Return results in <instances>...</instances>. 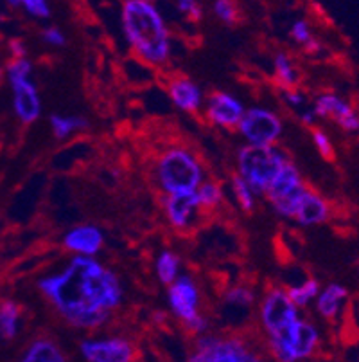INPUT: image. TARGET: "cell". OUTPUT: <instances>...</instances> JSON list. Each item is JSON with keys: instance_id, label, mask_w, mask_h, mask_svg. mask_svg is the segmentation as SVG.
<instances>
[{"instance_id": "29", "label": "cell", "mask_w": 359, "mask_h": 362, "mask_svg": "<svg viewBox=\"0 0 359 362\" xmlns=\"http://www.w3.org/2000/svg\"><path fill=\"white\" fill-rule=\"evenodd\" d=\"M197 197H200V204L216 206V204L221 200V192H219V187L214 186V184H205V186H202V189L197 192Z\"/></svg>"}, {"instance_id": "10", "label": "cell", "mask_w": 359, "mask_h": 362, "mask_svg": "<svg viewBox=\"0 0 359 362\" xmlns=\"http://www.w3.org/2000/svg\"><path fill=\"white\" fill-rule=\"evenodd\" d=\"M171 307H173L174 314L178 317H182L183 321H189L196 315V305H197V292L196 287L193 285L189 278H180L174 287L171 288L169 294Z\"/></svg>"}, {"instance_id": "38", "label": "cell", "mask_w": 359, "mask_h": 362, "mask_svg": "<svg viewBox=\"0 0 359 362\" xmlns=\"http://www.w3.org/2000/svg\"><path fill=\"white\" fill-rule=\"evenodd\" d=\"M288 100H289V103L295 105V107H298V105H300L302 101H304V98H302L300 94H298V92H289Z\"/></svg>"}, {"instance_id": "21", "label": "cell", "mask_w": 359, "mask_h": 362, "mask_svg": "<svg viewBox=\"0 0 359 362\" xmlns=\"http://www.w3.org/2000/svg\"><path fill=\"white\" fill-rule=\"evenodd\" d=\"M305 193V187L304 186H298L295 187V189H291V192H288L286 195L279 197V199L272 200L273 204H275L276 211L281 213V215L284 216H295V211H296V206H298V202H300L302 195Z\"/></svg>"}, {"instance_id": "17", "label": "cell", "mask_w": 359, "mask_h": 362, "mask_svg": "<svg viewBox=\"0 0 359 362\" xmlns=\"http://www.w3.org/2000/svg\"><path fill=\"white\" fill-rule=\"evenodd\" d=\"M347 298V291L341 285H329L318 298V310L325 317H334L341 308V301Z\"/></svg>"}, {"instance_id": "34", "label": "cell", "mask_w": 359, "mask_h": 362, "mask_svg": "<svg viewBox=\"0 0 359 362\" xmlns=\"http://www.w3.org/2000/svg\"><path fill=\"white\" fill-rule=\"evenodd\" d=\"M293 36H295L296 42H302V44H305V42L311 38V33H309V25L305 24L304 21H298L295 22V25H293L291 29Z\"/></svg>"}, {"instance_id": "33", "label": "cell", "mask_w": 359, "mask_h": 362, "mask_svg": "<svg viewBox=\"0 0 359 362\" xmlns=\"http://www.w3.org/2000/svg\"><path fill=\"white\" fill-rule=\"evenodd\" d=\"M315 143H316V146H318V150H320L322 156L332 157L331 141L327 139V136H325L324 132H320V130L315 132Z\"/></svg>"}, {"instance_id": "39", "label": "cell", "mask_w": 359, "mask_h": 362, "mask_svg": "<svg viewBox=\"0 0 359 362\" xmlns=\"http://www.w3.org/2000/svg\"><path fill=\"white\" fill-rule=\"evenodd\" d=\"M304 123H312V119H315V112H309V114H304Z\"/></svg>"}, {"instance_id": "36", "label": "cell", "mask_w": 359, "mask_h": 362, "mask_svg": "<svg viewBox=\"0 0 359 362\" xmlns=\"http://www.w3.org/2000/svg\"><path fill=\"white\" fill-rule=\"evenodd\" d=\"M44 38L52 45H63L65 44V36L58 31V29H47L44 33Z\"/></svg>"}, {"instance_id": "35", "label": "cell", "mask_w": 359, "mask_h": 362, "mask_svg": "<svg viewBox=\"0 0 359 362\" xmlns=\"http://www.w3.org/2000/svg\"><path fill=\"white\" fill-rule=\"evenodd\" d=\"M338 123H340L341 127H343L345 130H348V132L359 130V117L355 116L354 112H352V114H348V116L340 117V119H338Z\"/></svg>"}, {"instance_id": "9", "label": "cell", "mask_w": 359, "mask_h": 362, "mask_svg": "<svg viewBox=\"0 0 359 362\" xmlns=\"http://www.w3.org/2000/svg\"><path fill=\"white\" fill-rule=\"evenodd\" d=\"M81 351L92 362H128L133 357V350L123 339L83 342Z\"/></svg>"}, {"instance_id": "27", "label": "cell", "mask_w": 359, "mask_h": 362, "mask_svg": "<svg viewBox=\"0 0 359 362\" xmlns=\"http://www.w3.org/2000/svg\"><path fill=\"white\" fill-rule=\"evenodd\" d=\"M214 13H216L223 22H226V24H233V22H236L237 9L232 0H216Z\"/></svg>"}, {"instance_id": "12", "label": "cell", "mask_w": 359, "mask_h": 362, "mask_svg": "<svg viewBox=\"0 0 359 362\" xmlns=\"http://www.w3.org/2000/svg\"><path fill=\"white\" fill-rule=\"evenodd\" d=\"M209 117L217 124L232 127V124H237L241 121L243 107L239 101L230 98L229 94H216L210 100Z\"/></svg>"}, {"instance_id": "28", "label": "cell", "mask_w": 359, "mask_h": 362, "mask_svg": "<svg viewBox=\"0 0 359 362\" xmlns=\"http://www.w3.org/2000/svg\"><path fill=\"white\" fill-rule=\"evenodd\" d=\"M29 74H31V64H29L28 60H24V58H16L8 69V76L9 80H11V83L13 81L28 80Z\"/></svg>"}, {"instance_id": "31", "label": "cell", "mask_w": 359, "mask_h": 362, "mask_svg": "<svg viewBox=\"0 0 359 362\" xmlns=\"http://www.w3.org/2000/svg\"><path fill=\"white\" fill-rule=\"evenodd\" d=\"M226 301L237 305V307H248L250 303L253 301V294L246 288H233L226 294Z\"/></svg>"}, {"instance_id": "1", "label": "cell", "mask_w": 359, "mask_h": 362, "mask_svg": "<svg viewBox=\"0 0 359 362\" xmlns=\"http://www.w3.org/2000/svg\"><path fill=\"white\" fill-rule=\"evenodd\" d=\"M39 288L68 321L79 327H95L103 322L108 310L117 307L123 296L117 278L85 256L72 259L63 274L44 279Z\"/></svg>"}, {"instance_id": "40", "label": "cell", "mask_w": 359, "mask_h": 362, "mask_svg": "<svg viewBox=\"0 0 359 362\" xmlns=\"http://www.w3.org/2000/svg\"><path fill=\"white\" fill-rule=\"evenodd\" d=\"M8 2H9V4H11V6H18V4H20V0H8Z\"/></svg>"}, {"instance_id": "13", "label": "cell", "mask_w": 359, "mask_h": 362, "mask_svg": "<svg viewBox=\"0 0 359 362\" xmlns=\"http://www.w3.org/2000/svg\"><path fill=\"white\" fill-rule=\"evenodd\" d=\"M200 206V197L197 192H178L173 193V197L167 202V213L174 226H185L189 222L190 213Z\"/></svg>"}, {"instance_id": "20", "label": "cell", "mask_w": 359, "mask_h": 362, "mask_svg": "<svg viewBox=\"0 0 359 362\" xmlns=\"http://www.w3.org/2000/svg\"><path fill=\"white\" fill-rule=\"evenodd\" d=\"M20 310L15 303L8 301L0 305V337L13 339L16 335Z\"/></svg>"}, {"instance_id": "24", "label": "cell", "mask_w": 359, "mask_h": 362, "mask_svg": "<svg viewBox=\"0 0 359 362\" xmlns=\"http://www.w3.org/2000/svg\"><path fill=\"white\" fill-rule=\"evenodd\" d=\"M157 269L160 279H162L164 283H171L173 279H176L178 258L174 255H171V252H164V255L160 256V259H158Z\"/></svg>"}, {"instance_id": "41", "label": "cell", "mask_w": 359, "mask_h": 362, "mask_svg": "<svg viewBox=\"0 0 359 362\" xmlns=\"http://www.w3.org/2000/svg\"><path fill=\"white\" fill-rule=\"evenodd\" d=\"M0 78H2V71H0Z\"/></svg>"}, {"instance_id": "11", "label": "cell", "mask_w": 359, "mask_h": 362, "mask_svg": "<svg viewBox=\"0 0 359 362\" xmlns=\"http://www.w3.org/2000/svg\"><path fill=\"white\" fill-rule=\"evenodd\" d=\"M15 90V110L24 123H31L39 116V98L35 85L28 80L13 81Z\"/></svg>"}, {"instance_id": "7", "label": "cell", "mask_w": 359, "mask_h": 362, "mask_svg": "<svg viewBox=\"0 0 359 362\" xmlns=\"http://www.w3.org/2000/svg\"><path fill=\"white\" fill-rule=\"evenodd\" d=\"M196 362H250L255 361L252 354L245 350L237 341H217V339H203L197 344V354L193 355Z\"/></svg>"}, {"instance_id": "42", "label": "cell", "mask_w": 359, "mask_h": 362, "mask_svg": "<svg viewBox=\"0 0 359 362\" xmlns=\"http://www.w3.org/2000/svg\"><path fill=\"white\" fill-rule=\"evenodd\" d=\"M150 2H153V0H150Z\"/></svg>"}, {"instance_id": "16", "label": "cell", "mask_w": 359, "mask_h": 362, "mask_svg": "<svg viewBox=\"0 0 359 362\" xmlns=\"http://www.w3.org/2000/svg\"><path fill=\"white\" fill-rule=\"evenodd\" d=\"M171 98L176 107L183 110H194L202 103V92L194 83L187 80H178L171 85Z\"/></svg>"}, {"instance_id": "37", "label": "cell", "mask_w": 359, "mask_h": 362, "mask_svg": "<svg viewBox=\"0 0 359 362\" xmlns=\"http://www.w3.org/2000/svg\"><path fill=\"white\" fill-rule=\"evenodd\" d=\"M9 47H11V51H13V54L16 56V58H22V56H24V45H22V42H18V40H11L9 42Z\"/></svg>"}, {"instance_id": "19", "label": "cell", "mask_w": 359, "mask_h": 362, "mask_svg": "<svg viewBox=\"0 0 359 362\" xmlns=\"http://www.w3.org/2000/svg\"><path fill=\"white\" fill-rule=\"evenodd\" d=\"M25 362H61L63 355L58 348L47 341H38L29 348L28 355L24 357Z\"/></svg>"}, {"instance_id": "5", "label": "cell", "mask_w": 359, "mask_h": 362, "mask_svg": "<svg viewBox=\"0 0 359 362\" xmlns=\"http://www.w3.org/2000/svg\"><path fill=\"white\" fill-rule=\"evenodd\" d=\"M160 180L166 192H190L202 180V170L196 160L182 150L169 151L160 163Z\"/></svg>"}, {"instance_id": "2", "label": "cell", "mask_w": 359, "mask_h": 362, "mask_svg": "<svg viewBox=\"0 0 359 362\" xmlns=\"http://www.w3.org/2000/svg\"><path fill=\"white\" fill-rule=\"evenodd\" d=\"M123 22L128 40L147 62L160 64L169 56L166 24L150 0H126Z\"/></svg>"}, {"instance_id": "6", "label": "cell", "mask_w": 359, "mask_h": 362, "mask_svg": "<svg viewBox=\"0 0 359 362\" xmlns=\"http://www.w3.org/2000/svg\"><path fill=\"white\" fill-rule=\"evenodd\" d=\"M241 132L252 144H272L281 136L282 124L272 112L252 108L241 117Z\"/></svg>"}, {"instance_id": "30", "label": "cell", "mask_w": 359, "mask_h": 362, "mask_svg": "<svg viewBox=\"0 0 359 362\" xmlns=\"http://www.w3.org/2000/svg\"><path fill=\"white\" fill-rule=\"evenodd\" d=\"M20 4H24V8L28 9L31 15L39 16V18H47V16L51 15L47 0H20Z\"/></svg>"}, {"instance_id": "14", "label": "cell", "mask_w": 359, "mask_h": 362, "mask_svg": "<svg viewBox=\"0 0 359 362\" xmlns=\"http://www.w3.org/2000/svg\"><path fill=\"white\" fill-rule=\"evenodd\" d=\"M65 245L81 255H94L103 245V235L95 227H78L68 233Z\"/></svg>"}, {"instance_id": "4", "label": "cell", "mask_w": 359, "mask_h": 362, "mask_svg": "<svg viewBox=\"0 0 359 362\" xmlns=\"http://www.w3.org/2000/svg\"><path fill=\"white\" fill-rule=\"evenodd\" d=\"M318 342V332L305 321H295L272 335V344L276 357L282 361H298L309 357Z\"/></svg>"}, {"instance_id": "22", "label": "cell", "mask_w": 359, "mask_h": 362, "mask_svg": "<svg viewBox=\"0 0 359 362\" xmlns=\"http://www.w3.org/2000/svg\"><path fill=\"white\" fill-rule=\"evenodd\" d=\"M52 130H54V136L63 139V137L71 136L74 130H79V128L87 127V121L81 119V117H59L52 116L51 117Z\"/></svg>"}, {"instance_id": "32", "label": "cell", "mask_w": 359, "mask_h": 362, "mask_svg": "<svg viewBox=\"0 0 359 362\" xmlns=\"http://www.w3.org/2000/svg\"><path fill=\"white\" fill-rule=\"evenodd\" d=\"M178 9L185 15H189L193 21H200V16H202V9L197 6L196 0H176Z\"/></svg>"}, {"instance_id": "3", "label": "cell", "mask_w": 359, "mask_h": 362, "mask_svg": "<svg viewBox=\"0 0 359 362\" xmlns=\"http://www.w3.org/2000/svg\"><path fill=\"white\" fill-rule=\"evenodd\" d=\"M282 166L284 159L281 153L269 148V144H252L239 153L243 179L248 182L253 193L266 192Z\"/></svg>"}, {"instance_id": "18", "label": "cell", "mask_w": 359, "mask_h": 362, "mask_svg": "<svg viewBox=\"0 0 359 362\" xmlns=\"http://www.w3.org/2000/svg\"><path fill=\"white\" fill-rule=\"evenodd\" d=\"M315 116H322V117H327L332 116L336 121L340 119V117L348 116L352 114V108L348 107L345 101H341L338 96H332V94H325L322 96L320 100L316 101L315 105Z\"/></svg>"}, {"instance_id": "15", "label": "cell", "mask_w": 359, "mask_h": 362, "mask_svg": "<svg viewBox=\"0 0 359 362\" xmlns=\"http://www.w3.org/2000/svg\"><path fill=\"white\" fill-rule=\"evenodd\" d=\"M329 215V207L327 204L324 202V199H320L315 193L305 192L302 195L300 202L296 206L295 216L296 220L304 226H312V223H320L327 218Z\"/></svg>"}, {"instance_id": "26", "label": "cell", "mask_w": 359, "mask_h": 362, "mask_svg": "<svg viewBox=\"0 0 359 362\" xmlns=\"http://www.w3.org/2000/svg\"><path fill=\"white\" fill-rule=\"evenodd\" d=\"M275 67H276V74H279V80L282 81L288 87H293L296 83V72L293 71L291 64L286 58L284 54H279L275 60Z\"/></svg>"}, {"instance_id": "25", "label": "cell", "mask_w": 359, "mask_h": 362, "mask_svg": "<svg viewBox=\"0 0 359 362\" xmlns=\"http://www.w3.org/2000/svg\"><path fill=\"white\" fill-rule=\"evenodd\" d=\"M233 192H236V197L239 200V204L243 206V209L250 211L253 207V192L243 177H236L233 179Z\"/></svg>"}, {"instance_id": "23", "label": "cell", "mask_w": 359, "mask_h": 362, "mask_svg": "<svg viewBox=\"0 0 359 362\" xmlns=\"http://www.w3.org/2000/svg\"><path fill=\"white\" fill-rule=\"evenodd\" d=\"M318 291H320V285L315 279H308L304 285L300 287H295L289 291V299L295 303V307H305L309 301H311L315 296H318Z\"/></svg>"}, {"instance_id": "8", "label": "cell", "mask_w": 359, "mask_h": 362, "mask_svg": "<svg viewBox=\"0 0 359 362\" xmlns=\"http://www.w3.org/2000/svg\"><path fill=\"white\" fill-rule=\"evenodd\" d=\"M296 319L295 303L282 291H273L262 305V321L269 334H276Z\"/></svg>"}]
</instances>
